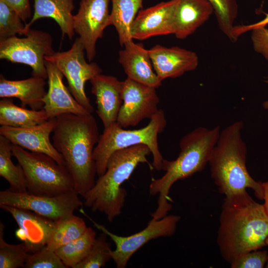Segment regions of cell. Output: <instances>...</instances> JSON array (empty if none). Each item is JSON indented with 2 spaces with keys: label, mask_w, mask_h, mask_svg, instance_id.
Masks as SVG:
<instances>
[{
  "label": "cell",
  "mask_w": 268,
  "mask_h": 268,
  "mask_svg": "<svg viewBox=\"0 0 268 268\" xmlns=\"http://www.w3.org/2000/svg\"><path fill=\"white\" fill-rule=\"evenodd\" d=\"M268 216L264 204L245 192L225 197L221 206L217 243L230 264L241 255L267 245Z\"/></svg>",
  "instance_id": "cell-1"
},
{
  "label": "cell",
  "mask_w": 268,
  "mask_h": 268,
  "mask_svg": "<svg viewBox=\"0 0 268 268\" xmlns=\"http://www.w3.org/2000/svg\"><path fill=\"white\" fill-rule=\"evenodd\" d=\"M53 144L63 158L74 190L83 197L94 185L97 175L93 157L100 135L92 114H65L56 117Z\"/></svg>",
  "instance_id": "cell-2"
},
{
  "label": "cell",
  "mask_w": 268,
  "mask_h": 268,
  "mask_svg": "<svg viewBox=\"0 0 268 268\" xmlns=\"http://www.w3.org/2000/svg\"><path fill=\"white\" fill-rule=\"evenodd\" d=\"M220 133L219 126L212 129L198 127L181 138L180 151L176 159H163L161 170L165 171V174L159 178L152 179L149 185L150 195H159L158 206L151 214L152 219L164 217L172 208L169 194L176 181L187 179L204 169Z\"/></svg>",
  "instance_id": "cell-3"
},
{
  "label": "cell",
  "mask_w": 268,
  "mask_h": 268,
  "mask_svg": "<svg viewBox=\"0 0 268 268\" xmlns=\"http://www.w3.org/2000/svg\"><path fill=\"white\" fill-rule=\"evenodd\" d=\"M243 126L242 121H237L220 133L208 162L211 177L225 197L245 192L249 188L264 200L262 182L255 181L247 168V150L241 135Z\"/></svg>",
  "instance_id": "cell-4"
},
{
  "label": "cell",
  "mask_w": 268,
  "mask_h": 268,
  "mask_svg": "<svg viewBox=\"0 0 268 268\" xmlns=\"http://www.w3.org/2000/svg\"><path fill=\"white\" fill-rule=\"evenodd\" d=\"M151 153L145 144H138L114 152L109 158L104 174L83 197V204L92 211L104 213L111 222L121 213L126 190L122 184L128 180L140 163H147Z\"/></svg>",
  "instance_id": "cell-5"
},
{
  "label": "cell",
  "mask_w": 268,
  "mask_h": 268,
  "mask_svg": "<svg viewBox=\"0 0 268 268\" xmlns=\"http://www.w3.org/2000/svg\"><path fill=\"white\" fill-rule=\"evenodd\" d=\"M167 124L163 111L159 109L145 127L137 130H125L116 123L104 129L93 152L97 175H103L108 161L116 151L138 144L146 145L153 156L152 166L157 171L162 168L163 157L160 151L158 136Z\"/></svg>",
  "instance_id": "cell-6"
},
{
  "label": "cell",
  "mask_w": 268,
  "mask_h": 268,
  "mask_svg": "<svg viewBox=\"0 0 268 268\" xmlns=\"http://www.w3.org/2000/svg\"><path fill=\"white\" fill-rule=\"evenodd\" d=\"M11 149L23 169L28 193L54 196L74 190L73 179L66 166L46 154L29 151L17 145L12 144Z\"/></svg>",
  "instance_id": "cell-7"
},
{
  "label": "cell",
  "mask_w": 268,
  "mask_h": 268,
  "mask_svg": "<svg viewBox=\"0 0 268 268\" xmlns=\"http://www.w3.org/2000/svg\"><path fill=\"white\" fill-rule=\"evenodd\" d=\"M84 47L79 37L67 51L55 52L45 57L55 65L66 77L72 96L87 112L92 114L94 107L85 92V83L101 74L102 69L95 63H87L84 57Z\"/></svg>",
  "instance_id": "cell-8"
},
{
  "label": "cell",
  "mask_w": 268,
  "mask_h": 268,
  "mask_svg": "<svg viewBox=\"0 0 268 268\" xmlns=\"http://www.w3.org/2000/svg\"><path fill=\"white\" fill-rule=\"evenodd\" d=\"M24 38L14 36L0 41V59L30 67L32 76L48 79L45 57L55 52L48 32L29 29Z\"/></svg>",
  "instance_id": "cell-9"
},
{
  "label": "cell",
  "mask_w": 268,
  "mask_h": 268,
  "mask_svg": "<svg viewBox=\"0 0 268 268\" xmlns=\"http://www.w3.org/2000/svg\"><path fill=\"white\" fill-rule=\"evenodd\" d=\"M80 212L87 217L94 226L105 233L114 242L116 249L112 252V259L118 268H125L131 257L141 247L152 239L173 235L181 217L168 215L158 219H151L145 228L128 236H121L109 231L104 225L90 217L82 209Z\"/></svg>",
  "instance_id": "cell-10"
},
{
  "label": "cell",
  "mask_w": 268,
  "mask_h": 268,
  "mask_svg": "<svg viewBox=\"0 0 268 268\" xmlns=\"http://www.w3.org/2000/svg\"><path fill=\"white\" fill-rule=\"evenodd\" d=\"M75 190L48 196L18 193L8 189L0 192V205L28 209L55 221L74 214L83 205Z\"/></svg>",
  "instance_id": "cell-11"
},
{
  "label": "cell",
  "mask_w": 268,
  "mask_h": 268,
  "mask_svg": "<svg viewBox=\"0 0 268 268\" xmlns=\"http://www.w3.org/2000/svg\"><path fill=\"white\" fill-rule=\"evenodd\" d=\"M156 89L127 78L123 81V103L117 123L122 128L135 127L158 111L159 98Z\"/></svg>",
  "instance_id": "cell-12"
},
{
  "label": "cell",
  "mask_w": 268,
  "mask_h": 268,
  "mask_svg": "<svg viewBox=\"0 0 268 268\" xmlns=\"http://www.w3.org/2000/svg\"><path fill=\"white\" fill-rule=\"evenodd\" d=\"M110 0H80L79 8L73 16V29L82 43L86 58L91 61L96 55V43L109 26Z\"/></svg>",
  "instance_id": "cell-13"
},
{
  "label": "cell",
  "mask_w": 268,
  "mask_h": 268,
  "mask_svg": "<svg viewBox=\"0 0 268 268\" xmlns=\"http://www.w3.org/2000/svg\"><path fill=\"white\" fill-rule=\"evenodd\" d=\"M0 207L9 213L16 222L18 228L15 236L24 243L30 253L47 245L56 221L28 209L6 205H0Z\"/></svg>",
  "instance_id": "cell-14"
},
{
  "label": "cell",
  "mask_w": 268,
  "mask_h": 268,
  "mask_svg": "<svg viewBox=\"0 0 268 268\" xmlns=\"http://www.w3.org/2000/svg\"><path fill=\"white\" fill-rule=\"evenodd\" d=\"M57 123L56 118L28 128H14L1 126L0 135L11 143L34 152L46 154L60 164L65 165L63 158L50 139Z\"/></svg>",
  "instance_id": "cell-15"
},
{
  "label": "cell",
  "mask_w": 268,
  "mask_h": 268,
  "mask_svg": "<svg viewBox=\"0 0 268 268\" xmlns=\"http://www.w3.org/2000/svg\"><path fill=\"white\" fill-rule=\"evenodd\" d=\"M149 52L154 70L161 81L180 77L194 70L199 65L196 53L178 46L168 48L156 45Z\"/></svg>",
  "instance_id": "cell-16"
},
{
  "label": "cell",
  "mask_w": 268,
  "mask_h": 268,
  "mask_svg": "<svg viewBox=\"0 0 268 268\" xmlns=\"http://www.w3.org/2000/svg\"><path fill=\"white\" fill-rule=\"evenodd\" d=\"M176 0L160 2L140 10L131 27L133 39L143 40L153 36L173 34V16Z\"/></svg>",
  "instance_id": "cell-17"
},
{
  "label": "cell",
  "mask_w": 268,
  "mask_h": 268,
  "mask_svg": "<svg viewBox=\"0 0 268 268\" xmlns=\"http://www.w3.org/2000/svg\"><path fill=\"white\" fill-rule=\"evenodd\" d=\"M48 90L43 99V109L49 119L67 113L86 115L87 112L72 96L63 82L64 75L52 63L45 60Z\"/></svg>",
  "instance_id": "cell-18"
},
{
  "label": "cell",
  "mask_w": 268,
  "mask_h": 268,
  "mask_svg": "<svg viewBox=\"0 0 268 268\" xmlns=\"http://www.w3.org/2000/svg\"><path fill=\"white\" fill-rule=\"evenodd\" d=\"M90 81L91 92L96 97V113L106 129L117 122L123 103V81L115 76L101 73Z\"/></svg>",
  "instance_id": "cell-19"
},
{
  "label": "cell",
  "mask_w": 268,
  "mask_h": 268,
  "mask_svg": "<svg viewBox=\"0 0 268 268\" xmlns=\"http://www.w3.org/2000/svg\"><path fill=\"white\" fill-rule=\"evenodd\" d=\"M119 51V62L127 77L145 85L157 88L162 81L154 70L149 50L133 40L125 43Z\"/></svg>",
  "instance_id": "cell-20"
},
{
  "label": "cell",
  "mask_w": 268,
  "mask_h": 268,
  "mask_svg": "<svg viewBox=\"0 0 268 268\" xmlns=\"http://www.w3.org/2000/svg\"><path fill=\"white\" fill-rule=\"evenodd\" d=\"M213 13L207 0H176L173 16V34L179 39L187 38Z\"/></svg>",
  "instance_id": "cell-21"
},
{
  "label": "cell",
  "mask_w": 268,
  "mask_h": 268,
  "mask_svg": "<svg viewBox=\"0 0 268 268\" xmlns=\"http://www.w3.org/2000/svg\"><path fill=\"white\" fill-rule=\"evenodd\" d=\"M45 79L35 76L23 80H11L0 76V97L16 98L20 100L21 107L27 106L31 109H43L45 90Z\"/></svg>",
  "instance_id": "cell-22"
},
{
  "label": "cell",
  "mask_w": 268,
  "mask_h": 268,
  "mask_svg": "<svg viewBox=\"0 0 268 268\" xmlns=\"http://www.w3.org/2000/svg\"><path fill=\"white\" fill-rule=\"evenodd\" d=\"M34 11L28 23L25 24L28 31L37 20L43 18L53 19L60 27L62 38L67 35L71 40L74 35L73 29V0H33Z\"/></svg>",
  "instance_id": "cell-23"
},
{
  "label": "cell",
  "mask_w": 268,
  "mask_h": 268,
  "mask_svg": "<svg viewBox=\"0 0 268 268\" xmlns=\"http://www.w3.org/2000/svg\"><path fill=\"white\" fill-rule=\"evenodd\" d=\"M49 120L43 109H27L16 105L11 98L0 101V125L14 128H28L43 123Z\"/></svg>",
  "instance_id": "cell-24"
},
{
  "label": "cell",
  "mask_w": 268,
  "mask_h": 268,
  "mask_svg": "<svg viewBox=\"0 0 268 268\" xmlns=\"http://www.w3.org/2000/svg\"><path fill=\"white\" fill-rule=\"evenodd\" d=\"M109 25H113L118 35L119 42L123 46L133 40L131 27L139 10L142 8L143 0H111Z\"/></svg>",
  "instance_id": "cell-25"
},
{
  "label": "cell",
  "mask_w": 268,
  "mask_h": 268,
  "mask_svg": "<svg viewBox=\"0 0 268 268\" xmlns=\"http://www.w3.org/2000/svg\"><path fill=\"white\" fill-rule=\"evenodd\" d=\"M12 144L0 135V176L9 184L10 191L18 193L28 192L23 169L18 164L15 165L11 160Z\"/></svg>",
  "instance_id": "cell-26"
},
{
  "label": "cell",
  "mask_w": 268,
  "mask_h": 268,
  "mask_svg": "<svg viewBox=\"0 0 268 268\" xmlns=\"http://www.w3.org/2000/svg\"><path fill=\"white\" fill-rule=\"evenodd\" d=\"M87 226L84 220L74 214L56 221L47 247L54 251L82 235Z\"/></svg>",
  "instance_id": "cell-27"
},
{
  "label": "cell",
  "mask_w": 268,
  "mask_h": 268,
  "mask_svg": "<svg viewBox=\"0 0 268 268\" xmlns=\"http://www.w3.org/2000/svg\"><path fill=\"white\" fill-rule=\"evenodd\" d=\"M96 238V232L88 227L84 233L55 252L67 268H75L89 253Z\"/></svg>",
  "instance_id": "cell-28"
},
{
  "label": "cell",
  "mask_w": 268,
  "mask_h": 268,
  "mask_svg": "<svg viewBox=\"0 0 268 268\" xmlns=\"http://www.w3.org/2000/svg\"><path fill=\"white\" fill-rule=\"evenodd\" d=\"M211 4L218 25L232 42H235L234 25L238 14L237 0H207Z\"/></svg>",
  "instance_id": "cell-29"
},
{
  "label": "cell",
  "mask_w": 268,
  "mask_h": 268,
  "mask_svg": "<svg viewBox=\"0 0 268 268\" xmlns=\"http://www.w3.org/2000/svg\"><path fill=\"white\" fill-rule=\"evenodd\" d=\"M4 225L0 222V268H23L30 253L24 243L13 245L4 239Z\"/></svg>",
  "instance_id": "cell-30"
},
{
  "label": "cell",
  "mask_w": 268,
  "mask_h": 268,
  "mask_svg": "<svg viewBox=\"0 0 268 268\" xmlns=\"http://www.w3.org/2000/svg\"><path fill=\"white\" fill-rule=\"evenodd\" d=\"M22 21L14 9L3 0H0V41L16 34L25 35L28 31Z\"/></svg>",
  "instance_id": "cell-31"
},
{
  "label": "cell",
  "mask_w": 268,
  "mask_h": 268,
  "mask_svg": "<svg viewBox=\"0 0 268 268\" xmlns=\"http://www.w3.org/2000/svg\"><path fill=\"white\" fill-rule=\"evenodd\" d=\"M107 235L102 233L96 238L94 243L86 257L75 268H100L112 259L113 250L107 241Z\"/></svg>",
  "instance_id": "cell-32"
},
{
  "label": "cell",
  "mask_w": 268,
  "mask_h": 268,
  "mask_svg": "<svg viewBox=\"0 0 268 268\" xmlns=\"http://www.w3.org/2000/svg\"><path fill=\"white\" fill-rule=\"evenodd\" d=\"M25 268H67L55 251L45 246L30 253L23 267Z\"/></svg>",
  "instance_id": "cell-33"
},
{
  "label": "cell",
  "mask_w": 268,
  "mask_h": 268,
  "mask_svg": "<svg viewBox=\"0 0 268 268\" xmlns=\"http://www.w3.org/2000/svg\"><path fill=\"white\" fill-rule=\"evenodd\" d=\"M252 251L246 253L230 264L232 268H263L268 260L266 251Z\"/></svg>",
  "instance_id": "cell-34"
},
{
  "label": "cell",
  "mask_w": 268,
  "mask_h": 268,
  "mask_svg": "<svg viewBox=\"0 0 268 268\" xmlns=\"http://www.w3.org/2000/svg\"><path fill=\"white\" fill-rule=\"evenodd\" d=\"M251 30L254 50L268 61V29L266 26H259Z\"/></svg>",
  "instance_id": "cell-35"
},
{
  "label": "cell",
  "mask_w": 268,
  "mask_h": 268,
  "mask_svg": "<svg viewBox=\"0 0 268 268\" xmlns=\"http://www.w3.org/2000/svg\"><path fill=\"white\" fill-rule=\"evenodd\" d=\"M14 9L26 24V20L31 16V10L29 0H3Z\"/></svg>",
  "instance_id": "cell-36"
},
{
  "label": "cell",
  "mask_w": 268,
  "mask_h": 268,
  "mask_svg": "<svg viewBox=\"0 0 268 268\" xmlns=\"http://www.w3.org/2000/svg\"><path fill=\"white\" fill-rule=\"evenodd\" d=\"M267 24H268V13L266 14V17L262 20L255 24L247 26H236L235 31L237 35L239 36L241 34L246 32L248 30H251L254 27L266 26Z\"/></svg>",
  "instance_id": "cell-37"
},
{
  "label": "cell",
  "mask_w": 268,
  "mask_h": 268,
  "mask_svg": "<svg viewBox=\"0 0 268 268\" xmlns=\"http://www.w3.org/2000/svg\"><path fill=\"white\" fill-rule=\"evenodd\" d=\"M264 189V200L265 201L264 206L265 211L268 216V181L265 182H262Z\"/></svg>",
  "instance_id": "cell-38"
},
{
  "label": "cell",
  "mask_w": 268,
  "mask_h": 268,
  "mask_svg": "<svg viewBox=\"0 0 268 268\" xmlns=\"http://www.w3.org/2000/svg\"><path fill=\"white\" fill-rule=\"evenodd\" d=\"M265 82L268 84V77H266ZM263 106L265 109L268 110V100L263 103Z\"/></svg>",
  "instance_id": "cell-39"
},
{
  "label": "cell",
  "mask_w": 268,
  "mask_h": 268,
  "mask_svg": "<svg viewBox=\"0 0 268 268\" xmlns=\"http://www.w3.org/2000/svg\"><path fill=\"white\" fill-rule=\"evenodd\" d=\"M266 243L267 244V245H268V236L266 239Z\"/></svg>",
  "instance_id": "cell-40"
},
{
  "label": "cell",
  "mask_w": 268,
  "mask_h": 268,
  "mask_svg": "<svg viewBox=\"0 0 268 268\" xmlns=\"http://www.w3.org/2000/svg\"><path fill=\"white\" fill-rule=\"evenodd\" d=\"M266 267L268 268V262H267V263L266 264Z\"/></svg>",
  "instance_id": "cell-41"
}]
</instances>
